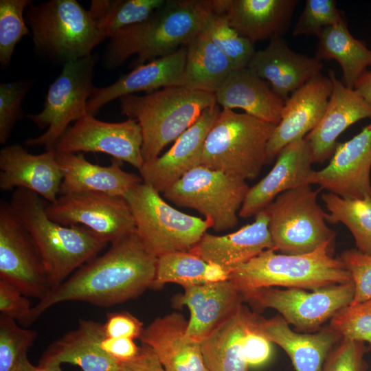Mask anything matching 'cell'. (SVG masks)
Segmentation results:
<instances>
[{"label": "cell", "instance_id": "6da1fadb", "mask_svg": "<svg viewBox=\"0 0 371 371\" xmlns=\"http://www.w3.org/2000/svg\"><path fill=\"white\" fill-rule=\"evenodd\" d=\"M157 262V257L146 247L135 230L130 232L50 290L32 306L21 325L30 326L47 309L63 302L108 307L135 299L152 287Z\"/></svg>", "mask_w": 371, "mask_h": 371}, {"label": "cell", "instance_id": "7a4b0ae2", "mask_svg": "<svg viewBox=\"0 0 371 371\" xmlns=\"http://www.w3.org/2000/svg\"><path fill=\"white\" fill-rule=\"evenodd\" d=\"M214 10L213 0H166L142 22L109 37L103 61L108 69L122 65L136 54L134 67L186 46L203 30Z\"/></svg>", "mask_w": 371, "mask_h": 371}, {"label": "cell", "instance_id": "3957f363", "mask_svg": "<svg viewBox=\"0 0 371 371\" xmlns=\"http://www.w3.org/2000/svg\"><path fill=\"white\" fill-rule=\"evenodd\" d=\"M10 203L38 247L51 290L96 257L109 243L85 226H64L51 220L45 212L48 202L31 190L16 189Z\"/></svg>", "mask_w": 371, "mask_h": 371}, {"label": "cell", "instance_id": "277c9868", "mask_svg": "<svg viewBox=\"0 0 371 371\" xmlns=\"http://www.w3.org/2000/svg\"><path fill=\"white\" fill-rule=\"evenodd\" d=\"M120 102L122 113L135 120L141 128L144 163L157 159L206 109L216 104L214 93L183 86L166 87L141 96L128 95Z\"/></svg>", "mask_w": 371, "mask_h": 371}, {"label": "cell", "instance_id": "5b68a950", "mask_svg": "<svg viewBox=\"0 0 371 371\" xmlns=\"http://www.w3.org/2000/svg\"><path fill=\"white\" fill-rule=\"evenodd\" d=\"M330 244L301 255L267 249L229 273L228 280L242 294L261 288L283 286L313 291L351 282L339 258L330 254Z\"/></svg>", "mask_w": 371, "mask_h": 371}, {"label": "cell", "instance_id": "8992f818", "mask_svg": "<svg viewBox=\"0 0 371 371\" xmlns=\"http://www.w3.org/2000/svg\"><path fill=\"white\" fill-rule=\"evenodd\" d=\"M276 124L223 108L205 141L200 165L244 180L257 177Z\"/></svg>", "mask_w": 371, "mask_h": 371}, {"label": "cell", "instance_id": "52a82bcc", "mask_svg": "<svg viewBox=\"0 0 371 371\" xmlns=\"http://www.w3.org/2000/svg\"><path fill=\"white\" fill-rule=\"evenodd\" d=\"M38 52L64 64L92 54L106 36L76 0H50L32 3L25 12Z\"/></svg>", "mask_w": 371, "mask_h": 371}, {"label": "cell", "instance_id": "ba28073f", "mask_svg": "<svg viewBox=\"0 0 371 371\" xmlns=\"http://www.w3.org/2000/svg\"><path fill=\"white\" fill-rule=\"evenodd\" d=\"M134 219L135 232L156 257L190 251L207 230L205 219L185 214L166 203L150 186L142 183L124 196Z\"/></svg>", "mask_w": 371, "mask_h": 371}, {"label": "cell", "instance_id": "9c48e42d", "mask_svg": "<svg viewBox=\"0 0 371 371\" xmlns=\"http://www.w3.org/2000/svg\"><path fill=\"white\" fill-rule=\"evenodd\" d=\"M320 190L307 185L287 190L266 208L274 251L301 255L332 244L335 232L327 225L326 213L317 202Z\"/></svg>", "mask_w": 371, "mask_h": 371}, {"label": "cell", "instance_id": "30bf717a", "mask_svg": "<svg viewBox=\"0 0 371 371\" xmlns=\"http://www.w3.org/2000/svg\"><path fill=\"white\" fill-rule=\"evenodd\" d=\"M246 181L198 166L168 188L164 196L177 206L196 210L216 232L235 227L249 189Z\"/></svg>", "mask_w": 371, "mask_h": 371}, {"label": "cell", "instance_id": "8fae6325", "mask_svg": "<svg viewBox=\"0 0 371 371\" xmlns=\"http://www.w3.org/2000/svg\"><path fill=\"white\" fill-rule=\"evenodd\" d=\"M97 54L63 65V69L49 87L43 110L26 117L37 126L47 130L37 137L25 140L27 146H44L45 150L56 145L72 122L89 115L87 103L95 87L94 67Z\"/></svg>", "mask_w": 371, "mask_h": 371}, {"label": "cell", "instance_id": "7c38bea8", "mask_svg": "<svg viewBox=\"0 0 371 371\" xmlns=\"http://www.w3.org/2000/svg\"><path fill=\"white\" fill-rule=\"evenodd\" d=\"M354 295L352 281L311 291L266 287L242 293L243 301L258 308H273L289 324L306 332L322 328L323 324L352 303Z\"/></svg>", "mask_w": 371, "mask_h": 371}, {"label": "cell", "instance_id": "4fadbf2b", "mask_svg": "<svg viewBox=\"0 0 371 371\" xmlns=\"http://www.w3.org/2000/svg\"><path fill=\"white\" fill-rule=\"evenodd\" d=\"M0 280L38 300L51 290L36 244L10 203L3 199L0 201Z\"/></svg>", "mask_w": 371, "mask_h": 371}, {"label": "cell", "instance_id": "5bb4252c", "mask_svg": "<svg viewBox=\"0 0 371 371\" xmlns=\"http://www.w3.org/2000/svg\"><path fill=\"white\" fill-rule=\"evenodd\" d=\"M45 212L53 221L85 226L109 243L135 230L131 208L122 196L95 192L64 194L48 203Z\"/></svg>", "mask_w": 371, "mask_h": 371}, {"label": "cell", "instance_id": "9a60e30c", "mask_svg": "<svg viewBox=\"0 0 371 371\" xmlns=\"http://www.w3.org/2000/svg\"><path fill=\"white\" fill-rule=\"evenodd\" d=\"M142 143V130L135 120L106 122L89 114L67 128L55 150L71 153H103L139 170L144 164Z\"/></svg>", "mask_w": 371, "mask_h": 371}, {"label": "cell", "instance_id": "2e32d148", "mask_svg": "<svg viewBox=\"0 0 371 371\" xmlns=\"http://www.w3.org/2000/svg\"><path fill=\"white\" fill-rule=\"evenodd\" d=\"M371 122L349 140L337 142L329 163L313 170L309 183L347 199L371 197Z\"/></svg>", "mask_w": 371, "mask_h": 371}, {"label": "cell", "instance_id": "e0dca14e", "mask_svg": "<svg viewBox=\"0 0 371 371\" xmlns=\"http://www.w3.org/2000/svg\"><path fill=\"white\" fill-rule=\"evenodd\" d=\"M333 90L330 77L319 74L284 101L281 119L267 143L266 164L286 145L311 132L324 115Z\"/></svg>", "mask_w": 371, "mask_h": 371}, {"label": "cell", "instance_id": "ac0fdd59", "mask_svg": "<svg viewBox=\"0 0 371 371\" xmlns=\"http://www.w3.org/2000/svg\"><path fill=\"white\" fill-rule=\"evenodd\" d=\"M221 110L217 104L206 109L161 157L145 162L139 170L143 182L164 193L184 175L200 165L207 135Z\"/></svg>", "mask_w": 371, "mask_h": 371}, {"label": "cell", "instance_id": "d6986e66", "mask_svg": "<svg viewBox=\"0 0 371 371\" xmlns=\"http://www.w3.org/2000/svg\"><path fill=\"white\" fill-rule=\"evenodd\" d=\"M313 164L311 148L305 138L286 145L277 155L269 172L249 188L238 216L243 218L255 216L282 193L310 185Z\"/></svg>", "mask_w": 371, "mask_h": 371}, {"label": "cell", "instance_id": "ffe728a7", "mask_svg": "<svg viewBox=\"0 0 371 371\" xmlns=\"http://www.w3.org/2000/svg\"><path fill=\"white\" fill-rule=\"evenodd\" d=\"M55 149L32 155L21 145L3 147L0 150V188L31 190L48 203L59 196L63 173L56 160Z\"/></svg>", "mask_w": 371, "mask_h": 371}, {"label": "cell", "instance_id": "44dd1931", "mask_svg": "<svg viewBox=\"0 0 371 371\" xmlns=\"http://www.w3.org/2000/svg\"><path fill=\"white\" fill-rule=\"evenodd\" d=\"M247 67L269 81L273 91L285 101L295 90L321 74L323 64L315 57L292 50L280 36H276L265 49L256 51Z\"/></svg>", "mask_w": 371, "mask_h": 371}, {"label": "cell", "instance_id": "7402d4cb", "mask_svg": "<svg viewBox=\"0 0 371 371\" xmlns=\"http://www.w3.org/2000/svg\"><path fill=\"white\" fill-rule=\"evenodd\" d=\"M333 90L323 117L305 139L312 151L313 162L321 164L332 157L338 137L350 126L371 118V104L347 87L333 71H328Z\"/></svg>", "mask_w": 371, "mask_h": 371}, {"label": "cell", "instance_id": "603a6c76", "mask_svg": "<svg viewBox=\"0 0 371 371\" xmlns=\"http://www.w3.org/2000/svg\"><path fill=\"white\" fill-rule=\"evenodd\" d=\"M186 62V47L134 67L113 84L95 87L87 103V111L94 116L111 102L136 92L150 93L159 88L182 86Z\"/></svg>", "mask_w": 371, "mask_h": 371}, {"label": "cell", "instance_id": "cb8c5ba5", "mask_svg": "<svg viewBox=\"0 0 371 371\" xmlns=\"http://www.w3.org/2000/svg\"><path fill=\"white\" fill-rule=\"evenodd\" d=\"M183 288L184 293L175 296L173 303L189 309L186 335L199 343L230 317L243 301L242 294L229 280Z\"/></svg>", "mask_w": 371, "mask_h": 371}, {"label": "cell", "instance_id": "d4e9b609", "mask_svg": "<svg viewBox=\"0 0 371 371\" xmlns=\"http://www.w3.org/2000/svg\"><path fill=\"white\" fill-rule=\"evenodd\" d=\"M270 249L273 244L265 209L255 216L254 222L234 232L223 236L205 232L190 252L229 273Z\"/></svg>", "mask_w": 371, "mask_h": 371}, {"label": "cell", "instance_id": "484cf974", "mask_svg": "<svg viewBox=\"0 0 371 371\" xmlns=\"http://www.w3.org/2000/svg\"><path fill=\"white\" fill-rule=\"evenodd\" d=\"M297 0H213L230 25L252 43L282 36L289 29Z\"/></svg>", "mask_w": 371, "mask_h": 371}, {"label": "cell", "instance_id": "4316f807", "mask_svg": "<svg viewBox=\"0 0 371 371\" xmlns=\"http://www.w3.org/2000/svg\"><path fill=\"white\" fill-rule=\"evenodd\" d=\"M188 320L178 312L157 317L139 338L151 348L166 371H209L200 343L186 335Z\"/></svg>", "mask_w": 371, "mask_h": 371}, {"label": "cell", "instance_id": "83f0119b", "mask_svg": "<svg viewBox=\"0 0 371 371\" xmlns=\"http://www.w3.org/2000/svg\"><path fill=\"white\" fill-rule=\"evenodd\" d=\"M56 153L63 173L61 194L95 192L124 197L143 183L141 176L123 170L117 159L113 158L110 166H102L89 162L80 153Z\"/></svg>", "mask_w": 371, "mask_h": 371}, {"label": "cell", "instance_id": "f1b7e54d", "mask_svg": "<svg viewBox=\"0 0 371 371\" xmlns=\"http://www.w3.org/2000/svg\"><path fill=\"white\" fill-rule=\"evenodd\" d=\"M103 324L79 319L78 327L53 341L44 351L38 365L70 363L82 371H117L119 363L101 348L105 338Z\"/></svg>", "mask_w": 371, "mask_h": 371}, {"label": "cell", "instance_id": "f546056e", "mask_svg": "<svg viewBox=\"0 0 371 371\" xmlns=\"http://www.w3.org/2000/svg\"><path fill=\"white\" fill-rule=\"evenodd\" d=\"M258 329L284 350L295 371H321L328 354L342 339L328 325L313 333L295 332L280 315L260 317Z\"/></svg>", "mask_w": 371, "mask_h": 371}, {"label": "cell", "instance_id": "4dcf8cb0", "mask_svg": "<svg viewBox=\"0 0 371 371\" xmlns=\"http://www.w3.org/2000/svg\"><path fill=\"white\" fill-rule=\"evenodd\" d=\"M216 103L229 109H240L261 120L278 124L284 101L265 80L248 67L233 70L214 93Z\"/></svg>", "mask_w": 371, "mask_h": 371}, {"label": "cell", "instance_id": "1f68e13d", "mask_svg": "<svg viewBox=\"0 0 371 371\" xmlns=\"http://www.w3.org/2000/svg\"><path fill=\"white\" fill-rule=\"evenodd\" d=\"M259 317L241 304L200 342L204 362L209 371H249L243 355V339Z\"/></svg>", "mask_w": 371, "mask_h": 371}, {"label": "cell", "instance_id": "d6a6232c", "mask_svg": "<svg viewBox=\"0 0 371 371\" xmlns=\"http://www.w3.org/2000/svg\"><path fill=\"white\" fill-rule=\"evenodd\" d=\"M317 38L315 57L336 60L342 70V82L353 89L357 79L371 66V49L350 33L346 20L324 28Z\"/></svg>", "mask_w": 371, "mask_h": 371}, {"label": "cell", "instance_id": "836d02e7", "mask_svg": "<svg viewBox=\"0 0 371 371\" xmlns=\"http://www.w3.org/2000/svg\"><path fill=\"white\" fill-rule=\"evenodd\" d=\"M186 47L182 86L214 94L234 70L232 64L203 31Z\"/></svg>", "mask_w": 371, "mask_h": 371}, {"label": "cell", "instance_id": "e575fe53", "mask_svg": "<svg viewBox=\"0 0 371 371\" xmlns=\"http://www.w3.org/2000/svg\"><path fill=\"white\" fill-rule=\"evenodd\" d=\"M229 273L218 265L208 263L190 251L173 252L157 258L156 274L152 287L166 283L183 287L215 283L228 280Z\"/></svg>", "mask_w": 371, "mask_h": 371}, {"label": "cell", "instance_id": "d590c367", "mask_svg": "<svg viewBox=\"0 0 371 371\" xmlns=\"http://www.w3.org/2000/svg\"><path fill=\"white\" fill-rule=\"evenodd\" d=\"M322 199L328 211L327 223L344 225L355 239L356 249L371 255V197L347 199L328 192Z\"/></svg>", "mask_w": 371, "mask_h": 371}, {"label": "cell", "instance_id": "8d00e7d4", "mask_svg": "<svg viewBox=\"0 0 371 371\" xmlns=\"http://www.w3.org/2000/svg\"><path fill=\"white\" fill-rule=\"evenodd\" d=\"M166 0H92L88 10L108 38L117 31L148 18Z\"/></svg>", "mask_w": 371, "mask_h": 371}, {"label": "cell", "instance_id": "74e56055", "mask_svg": "<svg viewBox=\"0 0 371 371\" xmlns=\"http://www.w3.org/2000/svg\"><path fill=\"white\" fill-rule=\"evenodd\" d=\"M202 31L227 57L234 70L247 67L256 52L254 44L230 25L224 13L213 10Z\"/></svg>", "mask_w": 371, "mask_h": 371}, {"label": "cell", "instance_id": "f35d334b", "mask_svg": "<svg viewBox=\"0 0 371 371\" xmlns=\"http://www.w3.org/2000/svg\"><path fill=\"white\" fill-rule=\"evenodd\" d=\"M37 335L36 331L21 327L16 320L1 314L0 371H23Z\"/></svg>", "mask_w": 371, "mask_h": 371}, {"label": "cell", "instance_id": "ab89813d", "mask_svg": "<svg viewBox=\"0 0 371 371\" xmlns=\"http://www.w3.org/2000/svg\"><path fill=\"white\" fill-rule=\"evenodd\" d=\"M31 0L0 1V65L2 69L10 63L16 45L30 29L25 20V12Z\"/></svg>", "mask_w": 371, "mask_h": 371}, {"label": "cell", "instance_id": "60d3db41", "mask_svg": "<svg viewBox=\"0 0 371 371\" xmlns=\"http://www.w3.org/2000/svg\"><path fill=\"white\" fill-rule=\"evenodd\" d=\"M328 326L342 339L368 342L371 346V299L340 310L330 319Z\"/></svg>", "mask_w": 371, "mask_h": 371}, {"label": "cell", "instance_id": "b9f144b4", "mask_svg": "<svg viewBox=\"0 0 371 371\" xmlns=\"http://www.w3.org/2000/svg\"><path fill=\"white\" fill-rule=\"evenodd\" d=\"M346 20L335 0H306L304 10L293 30V35L317 36L328 27Z\"/></svg>", "mask_w": 371, "mask_h": 371}, {"label": "cell", "instance_id": "7bdbcfd3", "mask_svg": "<svg viewBox=\"0 0 371 371\" xmlns=\"http://www.w3.org/2000/svg\"><path fill=\"white\" fill-rule=\"evenodd\" d=\"M31 80L0 85V143L5 144L17 120L23 116L22 103L30 89Z\"/></svg>", "mask_w": 371, "mask_h": 371}, {"label": "cell", "instance_id": "ee69618b", "mask_svg": "<svg viewBox=\"0 0 371 371\" xmlns=\"http://www.w3.org/2000/svg\"><path fill=\"white\" fill-rule=\"evenodd\" d=\"M368 350L364 342L341 339L328 354L321 371H367L364 357Z\"/></svg>", "mask_w": 371, "mask_h": 371}, {"label": "cell", "instance_id": "f6af8a7d", "mask_svg": "<svg viewBox=\"0 0 371 371\" xmlns=\"http://www.w3.org/2000/svg\"><path fill=\"white\" fill-rule=\"evenodd\" d=\"M339 258L349 271L355 286V295L350 305L371 299V255L355 249L344 250Z\"/></svg>", "mask_w": 371, "mask_h": 371}, {"label": "cell", "instance_id": "bcb514c9", "mask_svg": "<svg viewBox=\"0 0 371 371\" xmlns=\"http://www.w3.org/2000/svg\"><path fill=\"white\" fill-rule=\"evenodd\" d=\"M32 308L28 297L10 283L0 280L1 314L16 320L21 324L27 317Z\"/></svg>", "mask_w": 371, "mask_h": 371}, {"label": "cell", "instance_id": "7dc6e473", "mask_svg": "<svg viewBox=\"0 0 371 371\" xmlns=\"http://www.w3.org/2000/svg\"><path fill=\"white\" fill-rule=\"evenodd\" d=\"M106 337L139 339L143 332V323L126 311L106 314L103 324Z\"/></svg>", "mask_w": 371, "mask_h": 371}, {"label": "cell", "instance_id": "c3c4849f", "mask_svg": "<svg viewBox=\"0 0 371 371\" xmlns=\"http://www.w3.org/2000/svg\"><path fill=\"white\" fill-rule=\"evenodd\" d=\"M258 321L247 332L243 339V355L249 366L263 365L272 352L271 342L258 329Z\"/></svg>", "mask_w": 371, "mask_h": 371}, {"label": "cell", "instance_id": "681fc988", "mask_svg": "<svg viewBox=\"0 0 371 371\" xmlns=\"http://www.w3.org/2000/svg\"><path fill=\"white\" fill-rule=\"evenodd\" d=\"M101 348L119 363L133 359L140 350L133 339L124 337H105L101 342Z\"/></svg>", "mask_w": 371, "mask_h": 371}, {"label": "cell", "instance_id": "f907efd6", "mask_svg": "<svg viewBox=\"0 0 371 371\" xmlns=\"http://www.w3.org/2000/svg\"><path fill=\"white\" fill-rule=\"evenodd\" d=\"M117 371H166L155 353L147 345L142 344L133 359L119 363Z\"/></svg>", "mask_w": 371, "mask_h": 371}, {"label": "cell", "instance_id": "816d5d0a", "mask_svg": "<svg viewBox=\"0 0 371 371\" xmlns=\"http://www.w3.org/2000/svg\"><path fill=\"white\" fill-rule=\"evenodd\" d=\"M353 89L366 102L371 104V70H366L360 76Z\"/></svg>", "mask_w": 371, "mask_h": 371}, {"label": "cell", "instance_id": "f5cc1de1", "mask_svg": "<svg viewBox=\"0 0 371 371\" xmlns=\"http://www.w3.org/2000/svg\"><path fill=\"white\" fill-rule=\"evenodd\" d=\"M23 371H63L60 368V366L50 365V366H35L28 361Z\"/></svg>", "mask_w": 371, "mask_h": 371}, {"label": "cell", "instance_id": "db71d44e", "mask_svg": "<svg viewBox=\"0 0 371 371\" xmlns=\"http://www.w3.org/2000/svg\"><path fill=\"white\" fill-rule=\"evenodd\" d=\"M370 350H371V346H370Z\"/></svg>", "mask_w": 371, "mask_h": 371}]
</instances>
